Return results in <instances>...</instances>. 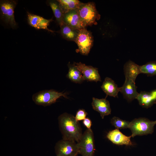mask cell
<instances>
[{
	"instance_id": "1",
	"label": "cell",
	"mask_w": 156,
	"mask_h": 156,
	"mask_svg": "<svg viewBox=\"0 0 156 156\" xmlns=\"http://www.w3.org/2000/svg\"><path fill=\"white\" fill-rule=\"evenodd\" d=\"M58 121L63 139L78 142L83 134L80 125L75 117L64 113L58 117Z\"/></svg>"
},
{
	"instance_id": "2",
	"label": "cell",
	"mask_w": 156,
	"mask_h": 156,
	"mask_svg": "<svg viewBox=\"0 0 156 156\" xmlns=\"http://www.w3.org/2000/svg\"><path fill=\"white\" fill-rule=\"evenodd\" d=\"M77 10L81 20L86 27L96 25V21L100 18V15L93 2L82 3Z\"/></svg>"
},
{
	"instance_id": "3",
	"label": "cell",
	"mask_w": 156,
	"mask_h": 156,
	"mask_svg": "<svg viewBox=\"0 0 156 156\" xmlns=\"http://www.w3.org/2000/svg\"><path fill=\"white\" fill-rule=\"evenodd\" d=\"M66 92H59L53 89L44 90L34 94L32 99L36 105L45 107L55 103L62 96L68 99Z\"/></svg>"
},
{
	"instance_id": "4",
	"label": "cell",
	"mask_w": 156,
	"mask_h": 156,
	"mask_svg": "<svg viewBox=\"0 0 156 156\" xmlns=\"http://www.w3.org/2000/svg\"><path fill=\"white\" fill-rule=\"evenodd\" d=\"M156 120L151 121L144 118H135L130 122L129 128L131 130L132 137L152 134Z\"/></svg>"
},
{
	"instance_id": "5",
	"label": "cell",
	"mask_w": 156,
	"mask_h": 156,
	"mask_svg": "<svg viewBox=\"0 0 156 156\" xmlns=\"http://www.w3.org/2000/svg\"><path fill=\"white\" fill-rule=\"evenodd\" d=\"M77 144L79 154L82 156H94L95 150L94 138L91 129L86 130Z\"/></svg>"
},
{
	"instance_id": "6",
	"label": "cell",
	"mask_w": 156,
	"mask_h": 156,
	"mask_svg": "<svg viewBox=\"0 0 156 156\" xmlns=\"http://www.w3.org/2000/svg\"><path fill=\"white\" fill-rule=\"evenodd\" d=\"M17 3L14 0H1L0 16L1 19L12 28L17 25L14 16V10Z\"/></svg>"
},
{
	"instance_id": "7",
	"label": "cell",
	"mask_w": 156,
	"mask_h": 156,
	"mask_svg": "<svg viewBox=\"0 0 156 156\" xmlns=\"http://www.w3.org/2000/svg\"><path fill=\"white\" fill-rule=\"evenodd\" d=\"M55 151L56 156H77L79 154L75 142L63 139L56 144Z\"/></svg>"
},
{
	"instance_id": "8",
	"label": "cell",
	"mask_w": 156,
	"mask_h": 156,
	"mask_svg": "<svg viewBox=\"0 0 156 156\" xmlns=\"http://www.w3.org/2000/svg\"><path fill=\"white\" fill-rule=\"evenodd\" d=\"M75 42L78 47V52L87 55L92 46L93 38L91 33L85 28L79 30Z\"/></svg>"
},
{
	"instance_id": "9",
	"label": "cell",
	"mask_w": 156,
	"mask_h": 156,
	"mask_svg": "<svg viewBox=\"0 0 156 156\" xmlns=\"http://www.w3.org/2000/svg\"><path fill=\"white\" fill-rule=\"evenodd\" d=\"M74 63L83 74L84 81H101V78L97 68L86 65L81 62Z\"/></svg>"
},
{
	"instance_id": "10",
	"label": "cell",
	"mask_w": 156,
	"mask_h": 156,
	"mask_svg": "<svg viewBox=\"0 0 156 156\" xmlns=\"http://www.w3.org/2000/svg\"><path fill=\"white\" fill-rule=\"evenodd\" d=\"M63 22L68 26L76 29L79 30L86 27L80 18L77 9L64 13Z\"/></svg>"
},
{
	"instance_id": "11",
	"label": "cell",
	"mask_w": 156,
	"mask_h": 156,
	"mask_svg": "<svg viewBox=\"0 0 156 156\" xmlns=\"http://www.w3.org/2000/svg\"><path fill=\"white\" fill-rule=\"evenodd\" d=\"M106 136L109 140L116 145L126 146L133 145L130 140L131 136H127L117 129L109 131Z\"/></svg>"
},
{
	"instance_id": "12",
	"label": "cell",
	"mask_w": 156,
	"mask_h": 156,
	"mask_svg": "<svg viewBox=\"0 0 156 156\" xmlns=\"http://www.w3.org/2000/svg\"><path fill=\"white\" fill-rule=\"evenodd\" d=\"M128 101H131L136 99L139 93L137 91L135 82L125 78L122 86L120 87V91Z\"/></svg>"
},
{
	"instance_id": "13",
	"label": "cell",
	"mask_w": 156,
	"mask_h": 156,
	"mask_svg": "<svg viewBox=\"0 0 156 156\" xmlns=\"http://www.w3.org/2000/svg\"><path fill=\"white\" fill-rule=\"evenodd\" d=\"M27 21L29 24L37 29H43L51 32L53 31L49 29L48 27L52 19H47L36 15L27 12Z\"/></svg>"
},
{
	"instance_id": "14",
	"label": "cell",
	"mask_w": 156,
	"mask_h": 156,
	"mask_svg": "<svg viewBox=\"0 0 156 156\" xmlns=\"http://www.w3.org/2000/svg\"><path fill=\"white\" fill-rule=\"evenodd\" d=\"M92 105L93 109L100 114L102 119L111 114L110 103L106 98L98 99L93 97Z\"/></svg>"
},
{
	"instance_id": "15",
	"label": "cell",
	"mask_w": 156,
	"mask_h": 156,
	"mask_svg": "<svg viewBox=\"0 0 156 156\" xmlns=\"http://www.w3.org/2000/svg\"><path fill=\"white\" fill-rule=\"evenodd\" d=\"M124 70L125 78L135 82L137 76L141 73L140 66L129 60L124 64Z\"/></svg>"
},
{
	"instance_id": "16",
	"label": "cell",
	"mask_w": 156,
	"mask_h": 156,
	"mask_svg": "<svg viewBox=\"0 0 156 156\" xmlns=\"http://www.w3.org/2000/svg\"><path fill=\"white\" fill-rule=\"evenodd\" d=\"M101 88L106 94L114 97H118L119 92L120 91V87H118L117 85L111 78L106 77L103 82Z\"/></svg>"
},
{
	"instance_id": "17",
	"label": "cell",
	"mask_w": 156,
	"mask_h": 156,
	"mask_svg": "<svg viewBox=\"0 0 156 156\" xmlns=\"http://www.w3.org/2000/svg\"><path fill=\"white\" fill-rule=\"evenodd\" d=\"M136 99L141 106L146 108L151 107L156 103V96L153 91L151 92L141 91Z\"/></svg>"
},
{
	"instance_id": "18",
	"label": "cell",
	"mask_w": 156,
	"mask_h": 156,
	"mask_svg": "<svg viewBox=\"0 0 156 156\" xmlns=\"http://www.w3.org/2000/svg\"><path fill=\"white\" fill-rule=\"evenodd\" d=\"M68 71L66 77L71 81L76 83H81L84 81L83 74L75 63L71 64L70 62L68 64Z\"/></svg>"
},
{
	"instance_id": "19",
	"label": "cell",
	"mask_w": 156,
	"mask_h": 156,
	"mask_svg": "<svg viewBox=\"0 0 156 156\" xmlns=\"http://www.w3.org/2000/svg\"><path fill=\"white\" fill-rule=\"evenodd\" d=\"M60 26V33L63 38L67 40L75 42L79 30L73 28L64 22Z\"/></svg>"
},
{
	"instance_id": "20",
	"label": "cell",
	"mask_w": 156,
	"mask_h": 156,
	"mask_svg": "<svg viewBox=\"0 0 156 156\" xmlns=\"http://www.w3.org/2000/svg\"><path fill=\"white\" fill-rule=\"evenodd\" d=\"M48 3L51 7L56 20L60 26L63 22L64 13L57 0H49Z\"/></svg>"
},
{
	"instance_id": "21",
	"label": "cell",
	"mask_w": 156,
	"mask_h": 156,
	"mask_svg": "<svg viewBox=\"0 0 156 156\" xmlns=\"http://www.w3.org/2000/svg\"><path fill=\"white\" fill-rule=\"evenodd\" d=\"M64 13L78 9L82 3L77 0H58Z\"/></svg>"
},
{
	"instance_id": "22",
	"label": "cell",
	"mask_w": 156,
	"mask_h": 156,
	"mask_svg": "<svg viewBox=\"0 0 156 156\" xmlns=\"http://www.w3.org/2000/svg\"><path fill=\"white\" fill-rule=\"evenodd\" d=\"M141 73L147 74L148 75H156V62L151 61L140 66Z\"/></svg>"
},
{
	"instance_id": "23",
	"label": "cell",
	"mask_w": 156,
	"mask_h": 156,
	"mask_svg": "<svg viewBox=\"0 0 156 156\" xmlns=\"http://www.w3.org/2000/svg\"><path fill=\"white\" fill-rule=\"evenodd\" d=\"M111 123L116 129L119 130L129 128L130 122L114 116L111 119Z\"/></svg>"
},
{
	"instance_id": "24",
	"label": "cell",
	"mask_w": 156,
	"mask_h": 156,
	"mask_svg": "<svg viewBox=\"0 0 156 156\" xmlns=\"http://www.w3.org/2000/svg\"><path fill=\"white\" fill-rule=\"evenodd\" d=\"M87 113L83 109H80L77 112L75 118L77 121L84 120L86 118Z\"/></svg>"
},
{
	"instance_id": "25",
	"label": "cell",
	"mask_w": 156,
	"mask_h": 156,
	"mask_svg": "<svg viewBox=\"0 0 156 156\" xmlns=\"http://www.w3.org/2000/svg\"><path fill=\"white\" fill-rule=\"evenodd\" d=\"M83 123L88 129H90L92 125V121L91 120L88 118H86L83 120Z\"/></svg>"
},
{
	"instance_id": "26",
	"label": "cell",
	"mask_w": 156,
	"mask_h": 156,
	"mask_svg": "<svg viewBox=\"0 0 156 156\" xmlns=\"http://www.w3.org/2000/svg\"><path fill=\"white\" fill-rule=\"evenodd\" d=\"M156 91V90H155Z\"/></svg>"
},
{
	"instance_id": "27",
	"label": "cell",
	"mask_w": 156,
	"mask_h": 156,
	"mask_svg": "<svg viewBox=\"0 0 156 156\" xmlns=\"http://www.w3.org/2000/svg\"></svg>"
}]
</instances>
